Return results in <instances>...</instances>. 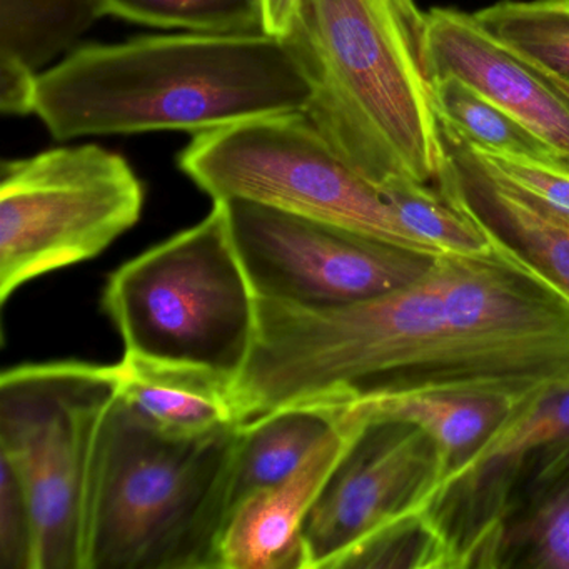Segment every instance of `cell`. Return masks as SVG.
Listing matches in <instances>:
<instances>
[{
  "label": "cell",
  "instance_id": "cell-12",
  "mask_svg": "<svg viewBox=\"0 0 569 569\" xmlns=\"http://www.w3.org/2000/svg\"><path fill=\"white\" fill-rule=\"evenodd\" d=\"M445 162L436 184L478 222L496 248L569 298V221L502 178L441 124Z\"/></svg>",
  "mask_w": 569,
  "mask_h": 569
},
{
  "label": "cell",
  "instance_id": "cell-17",
  "mask_svg": "<svg viewBox=\"0 0 569 569\" xmlns=\"http://www.w3.org/2000/svg\"><path fill=\"white\" fill-rule=\"evenodd\" d=\"M341 408L322 402L281 406L239 426L229 511L249 492L291 476L341 422Z\"/></svg>",
  "mask_w": 569,
  "mask_h": 569
},
{
  "label": "cell",
  "instance_id": "cell-22",
  "mask_svg": "<svg viewBox=\"0 0 569 569\" xmlns=\"http://www.w3.org/2000/svg\"><path fill=\"white\" fill-rule=\"evenodd\" d=\"M104 16L208 34L262 32L259 0H101Z\"/></svg>",
  "mask_w": 569,
  "mask_h": 569
},
{
  "label": "cell",
  "instance_id": "cell-8",
  "mask_svg": "<svg viewBox=\"0 0 569 569\" xmlns=\"http://www.w3.org/2000/svg\"><path fill=\"white\" fill-rule=\"evenodd\" d=\"M221 202L236 251L261 299L298 306L362 301L412 284L439 256L254 202Z\"/></svg>",
  "mask_w": 569,
  "mask_h": 569
},
{
  "label": "cell",
  "instance_id": "cell-20",
  "mask_svg": "<svg viewBox=\"0 0 569 569\" xmlns=\"http://www.w3.org/2000/svg\"><path fill=\"white\" fill-rule=\"evenodd\" d=\"M439 122L479 151L525 158L562 159L508 112L448 76L432 82Z\"/></svg>",
  "mask_w": 569,
  "mask_h": 569
},
{
  "label": "cell",
  "instance_id": "cell-16",
  "mask_svg": "<svg viewBox=\"0 0 569 569\" xmlns=\"http://www.w3.org/2000/svg\"><path fill=\"white\" fill-rule=\"evenodd\" d=\"M521 402L488 392L435 391L346 408L365 419H402L425 429L441 451L448 479L485 451Z\"/></svg>",
  "mask_w": 569,
  "mask_h": 569
},
{
  "label": "cell",
  "instance_id": "cell-3",
  "mask_svg": "<svg viewBox=\"0 0 569 569\" xmlns=\"http://www.w3.org/2000/svg\"><path fill=\"white\" fill-rule=\"evenodd\" d=\"M239 426L169 435L118 392L96 442L84 569H221Z\"/></svg>",
  "mask_w": 569,
  "mask_h": 569
},
{
  "label": "cell",
  "instance_id": "cell-2",
  "mask_svg": "<svg viewBox=\"0 0 569 569\" xmlns=\"http://www.w3.org/2000/svg\"><path fill=\"white\" fill-rule=\"evenodd\" d=\"M425 36L416 0H301L288 39L315 86L306 114L379 191L435 184L445 162Z\"/></svg>",
  "mask_w": 569,
  "mask_h": 569
},
{
  "label": "cell",
  "instance_id": "cell-23",
  "mask_svg": "<svg viewBox=\"0 0 569 569\" xmlns=\"http://www.w3.org/2000/svg\"><path fill=\"white\" fill-rule=\"evenodd\" d=\"M471 146V144H469ZM472 148V146H471ZM475 149L495 171L546 208L569 221V162L565 159L525 158Z\"/></svg>",
  "mask_w": 569,
  "mask_h": 569
},
{
  "label": "cell",
  "instance_id": "cell-10",
  "mask_svg": "<svg viewBox=\"0 0 569 569\" xmlns=\"http://www.w3.org/2000/svg\"><path fill=\"white\" fill-rule=\"evenodd\" d=\"M561 441H569V378L521 402L485 451L439 486L422 515L439 551V568L472 569L521 459Z\"/></svg>",
  "mask_w": 569,
  "mask_h": 569
},
{
  "label": "cell",
  "instance_id": "cell-6",
  "mask_svg": "<svg viewBox=\"0 0 569 569\" xmlns=\"http://www.w3.org/2000/svg\"><path fill=\"white\" fill-rule=\"evenodd\" d=\"M179 169L212 201H248L438 256L349 168L306 112L194 134Z\"/></svg>",
  "mask_w": 569,
  "mask_h": 569
},
{
  "label": "cell",
  "instance_id": "cell-13",
  "mask_svg": "<svg viewBox=\"0 0 569 569\" xmlns=\"http://www.w3.org/2000/svg\"><path fill=\"white\" fill-rule=\"evenodd\" d=\"M342 411L338 428L291 476L249 492L229 511L219 545L221 569H305L309 512L365 422Z\"/></svg>",
  "mask_w": 569,
  "mask_h": 569
},
{
  "label": "cell",
  "instance_id": "cell-25",
  "mask_svg": "<svg viewBox=\"0 0 569 569\" xmlns=\"http://www.w3.org/2000/svg\"><path fill=\"white\" fill-rule=\"evenodd\" d=\"M262 34L288 41L298 22L301 0H259Z\"/></svg>",
  "mask_w": 569,
  "mask_h": 569
},
{
  "label": "cell",
  "instance_id": "cell-24",
  "mask_svg": "<svg viewBox=\"0 0 569 569\" xmlns=\"http://www.w3.org/2000/svg\"><path fill=\"white\" fill-rule=\"evenodd\" d=\"M0 569H36V528L28 496L0 461Z\"/></svg>",
  "mask_w": 569,
  "mask_h": 569
},
{
  "label": "cell",
  "instance_id": "cell-1",
  "mask_svg": "<svg viewBox=\"0 0 569 569\" xmlns=\"http://www.w3.org/2000/svg\"><path fill=\"white\" fill-rule=\"evenodd\" d=\"M311 76L289 41L254 34L142 36L76 49L38 76L34 114L58 141L192 134L306 112Z\"/></svg>",
  "mask_w": 569,
  "mask_h": 569
},
{
  "label": "cell",
  "instance_id": "cell-9",
  "mask_svg": "<svg viewBox=\"0 0 569 569\" xmlns=\"http://www.w3.org/2000/svg\"><path fill=\"white\" fill-rule=\"evenodd\" d=\"M445 479V459L425 429L365 419L309 512L305 569H339L371 539L418 525Z\"/></svg>",
  "mask_w": 569,
  "mask_h": 569
},
{
  "label": "cell",
  "instance_id": "cell-14",
  "mask_svg": "<svg viewBox=\"0 0 569 569\" xmlns=\"http://www.w3.org/2000/svg\"><path fill=\"white\" fill-rule=\"evenodd\" d=\"M472 569H569V441L521 459Z\"/></svg>",
  "mask_w": 569,
  "mask_h": 569
},
{
  "label": "cell",
  "instance_id": "cell-21",
  "mask_svg": "<svg viewBox=\"0 0 569 569\" xmlns=\"http://www.w3.org/2000/svg\"><path fill=\"white\" fill-rule=\"evenodd\" d=\"M381 192L406 231L432 251L478 254L492 248L478 222L458 208L438 184L405 179Z\"/></svg>",
  "mask_w": 569,
  "mask_h": 569
},
{
  "label": "cell",
  "instance_id": "cell-15",
  "mask_svg": "<svg viewBox=\"0 0 569 569\" xmlns=\"http://www.w3.org/2000/svg\"><path fill=\"white\" fill-rule=\"evenodd\" d=\"M116 368L121 398L169 435H206L244 421L236 385L224 376L132 356H124Z\"/></svg>",
  "mask_w": 569,
  "mask_h": 569
},
{
  "label": "cell",
  "instance_id": "cell-4",
  "mask_svg": "<svg viewBox=\"0 0 569 569\" xmlns=\"http://www.w3.org/2000/svg\"><path fill=\"white\" fill-rule=\"evenodd\" d=\"M102 308L124 356L208 369L238 382L258 331V296L218 201L198 224L116 269Z\"/></svg>",
  "mask_w": 569,
  "mask_h": 569
},
{
  "label": "cell",
  "instance_id": "cell-11",
  "mask_svg": "<svg viewBox=\"0 0 569 569\" xmlns=\"http://www.w3.org/2000/svg\"><path fill=\"white\" fill-rule=\"evenodd\" d=\"M425 58L431 82L459 79L569 162V99L475 14L452 8L426 12Z\"/></svg>",
  "mask_w": 569,
  "mask_h": 569
},
{
  "label": "cell",
  "instance_id": "cell-26",
  "mask_svg": "<svg viewBox=\"0 0 569 569\" xmlns=\"http://www.w3.org/2000/svg\"><path fill=\"white\" fill-rule=\"evenodd\" d=\"M545 76V74H542ZM545 78H548V76H545ZM549 82H551L552 86H555L556 89H558L561 94H565L566 98L569 99V82L568 81H561V79H552L548 78Z\"/></svg>",
  "mask_w": 569,
  "mask_h": 569
},
{
  "label": "cell",
  "instance_id": "cell-18",
  "mask_svg": "<svg viewBox=\"0 0 569 569\" xmlns=\"http://www.w3.org/2000/svg\"><path fill=\"white\" fill-rule=\"evenodd\" d=\"M101 18V0H0V66L41 74Z\"/></svg>",
  "mask_w": 569,
  "mask_h": 569
},
{
  "label": "cell",
  "instance_id": "cell-5",
  "mask_svg": "<svg viewBox=\"0 0 569 569\" xmlns=\"http://www.w3.org/2000/svg\"><path fill=\"white\" fill-rule=\"evenodd\" d=\"M118 392L116 365L39 362L0 376V461L31 506L36 569H84L96 442Z\"/></svg>",
  "mask_w": 569,
  "mask_h": 569
},
{
  "label": "cell",
  "instance_id": "cell-19",
  "mask_svg": "<svg viewBox=\"0 0 569 569\" xmlns=\"http://www.w3.org/2000/svg\"><path fill=\"white\" fill-rule=\"evenodd\" d=\"M475 18L536 71L569 82V0H501Z\"/></svg>",
  "mask_w": 569,
  "mask_h": 569
},
{
  "label": "cell",
  "instance_id": "cell-7",
  "mask_svg": "<svg viewBox=\"0 0 569 569\" xmlns=\"http://www.w3.org/2000/svg\"><path fill=\"white\" fill-rule=\"evenodd\" d=\"M144 186L96 144L49 149L0 169V302L49 272L98 258L138 224Z\"/></svg>",
  "mask_w": 569,
  "mask_h": 569
}]
</instances>
